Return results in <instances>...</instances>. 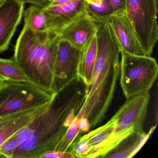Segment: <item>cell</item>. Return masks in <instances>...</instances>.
Wrapping results in <instances>:
<instances>
[{"label": "cell", "instance_id": "31", "mask_svg": "<svg viewBox=\"0 0 158 158\" xmlns=\"http://www.w3.org/2000/svg\"></svg>", "mask_w": 158, "mask_h": 158}, {"label": "cell", "instance_id": "10", "mask_svg": "<svg viewBox=\"0 0 158 158\" xmlns=\"http://www.w3.org/2000/svg\"><path fill=\"white\" fill-rule=\"evenodd\" d=\"M111 24L120 51L136 55H146L135 28L125 14H114Z\"/></svg>", "mask_w": 158, "mask_h": 158}, {"label": "cell", "instance_id": "11", "mask_svg": "<svg viewBox=\"0 0 158 158\" xmlns=\"http://www.w3.org/2000/svg\"><path fill=\"white\" fill-rule=\"evenodd\" d=\"M97 24L85 11L63 29L60 38L82 50L97 33Z\"/></svg>", "mask_w": 158, "mask_h": 158}, {"label": "cell", "instance_id": "25", "mask_svg": "<svg viewBox=\"0 0 158 158\" xmlns=\"http://www.w3.org/2000/svg\"><path fill=\"white\" fill-rule=\"evenodd\" d=\"M78 125L81 132L88 133L91 128L89 120L85 117H81L78 118Z\"/></svg>", "mask_w": 158, "mask_h": 158}, {"label": "cell", "instance_id": "23", "mask_svg": "<svg viewBox=\"0 0 158 158\" xmlns=\"http://www.w3.org/2000/svg\"><path fill=\"white\" fill-rule=\"evenodd\" d=\"M75 158L72 152H68L52 150L46 152L40 156L39 158Z\"/></svg>", "mask_w": 158, "mask_h": 158}, {"label": "cell", "instance_id": "30", "mask_svg": "<svg viewBox=\"0 0 158 158\" xmlns=\"http://www.w3.org/2000/svg\"><path fill=\"white\" fill-rule=\"evenodd\" d=\"M2 1V0H0V2H1Z\"/></svg>", "mask_w": 158, "mask_h": 158}, {"label": "cell", "instance_id": "14", "mask_svg": "<svg viewBox=\"0 0 158 158\" xmlns=\"http://www.w3.org/2000/svg\"><path fill=\"white\" fill-rule=\"evenodd\" d=\"M156 127H152L148 133L143 131L130 135L104 158H131L134 157L145 145Z\"/></svg>", "mask_w": 158, "mask_h": 158}, {"label": "cell", "instance_id": "19", "mask_svg": "<svg viewBox=\"0 0 158 158\" xmlns=\"http://www.w3.org/2000/svg\"><path fill=\"white\" fill-rule=\"evenodd\" d=\"M85 11L97 24L110 22L114 12L108 0H102L99 5L85 2Z\"/></svg>", "mask_w": 158, "mask_h": 158}, {"label": "cell", "instance_id": "29", "mask_svg": "<svg viewBox=\"0 0 158 158\" xmlns=\"http://www.w3.org/2000/svg\"><path fill=\"white\" fill-rule=\"evenodd\" d=\"M5 80L3 79V78L0 77V89L1 88L2 86V85H3V83H4Z\"/></svg>", "mask_w": 158, "mask_h": 158}, {"label": "cell", "instance_id": "28", "mask_svg": "<svg viewBox=\"0 0 158 158\" xmlns=\"http://www.w3.org/2000/svg\"><path fill=\"white\" fill-rule=\"evenodd\" d=\"M86 3L89 4H95V5H99L101 4L102 0H84Z\"/></svg>", "mask_w": 158, "mask_h": 158}, {"label": "cell", "instance_id": "27", "mask_svg": "<svg viewBox=\"0 0 158 158\" xmlns=\"http://www.w3.org/2000/svg\"><path fill=\"white\" fill-rule=\"evenodd\" d=\"M77 0H52L49 6H57V5H63L67 4Z\"/></svg>", "mask_w": 158, "mask_h": 158}, {"label": "cell", "instance_id": "4", "mask_svg": "<svg viewBox=\"0 0 158 158\" xmlns=\"http://www.w3.org/2000/svg\"><path fill=\"white\" fill-rule=\"evenodd\" d=\"M150 98L148 91L127 99L113 116L115 122L113 131L97 158H104L130 135L143 131Z\"/></svg>", "mask_w": 158, "mask_h": 158}, {"label": "cell", "instance_id": "6", "mask_svg": "<svg viewBox=\"0 0 158 158\" xmlns=\"http://www.w3.org/2000/svg\"><path fill=\"white\" fill-rule=\"evenodd\" d=\"M54 94L31 83L5 80L0 89V116L44 105Z\"/></svg>", "mask_w": 158, "mask_h": 158}, {"label": "cell", "instance_id": "26", "mask_svg": "<svg viewBox=\"0 0 158 158\" xmlns=\"http://www.w3.org/2000/svg\"><path fill=\"white\" fill-rule=\"evenodd\" d=\"M24 3H30L32 5L39 6L42 8H47L49 6L52 0H20Z\"/></svg>", "mask_w": 158, "mask_h": 158}, {"label": "cell", "instance_id": "9", "mask_svg": "<svg viewBox=\"0 0 158 158\" xmlns=\"http://www.w3.org/2000/svg\"><path fill=\"white\" fill-rule=\"evenodd\" d=\"M24 3L20 0L0 2V53L9 48L12 38L23 14Z\"/></svg>", "mask_w": 158, "mask_h": 158}, {"label": "cell", "instance_id": "17", "mask_svg": "<svg viewBox=\"0 0 158 158\" xmlns=\"http://www.w3.org/2000/svg\"><path fill=\"white\" fill-rule=\"evenodd\" d=\"M24 26L35 31L49 30V18L46 9L34 5L28 7L25 11Z\"/></svg>", "mask_w": 158, "mask_h": 158}, {"label": "cell", "instance_id": "21", "mask_svg": "<svg viewBox=\"0 0 158 158\" xmlns=\"http://www.w3.org/2000/svg\"><path fill=\"white\" fill-rule=\"evenodd\" d=\"M90 151V144L84 135L78 139L77 138L71 149V152L75 157L81 158H87Z\"/></svg>", "mask_w": 158, "mask_h": 158}, {"label": "cell", "instance_id": "18", "mask_svg": "<svg viewBox=\"0 0 158 158\" xmlns=\"http://www.w3.org/2000/svg\"><path fill=\"white\" fill-rule=\"evenodd\" d=\"M0 77L6 81L32 84L23 69L13 59L0 58Z\"/></svg>", "mask_w": 158, "mask_h": 158}, {"label": "cell", "instance_id": "2", "mask_svg": "<svg viewBox=\"0 0 158 158\" xmlns=\"http://www.w3.org/2000/svg\"><path fill=\"white\" fill-rule=\"evenodd\" d=\"M98 54L84 105L77 117H86L91 128L101 123L113 99L120 76V47L110 22L97 24Z\"/></svg>", "mask_w": 158, "mask_h": 158}, {"label": "cell", "instance_id": "3", "mask_svg": "<svg viewBox=\"0 0 158 158\" xmlns=\"http://www.w3.org/2000/svg\"><path fill=\"white\" fill-rule=\"evenodd\" d=\"M60 34L53 29L35 31L24 26L15 47L13 59L31 83L51 92Z\"/></svg>", "mask_w": 158, "mask_h": 158}, {"label": "cell", "instance_id": "13", "mask_svg": "<svg viewBox=\"0 0 158 158\" xmlns=\"http://www.w3.org/2000/svg\"><path fill=\"white\" fill-rule=\"evenodd\" d=\"M49 18V29L60 33L63 29L85 11V2L76 1L45 8Z\"/></svg>", "mask_w": 158, "mask_h": 158}, {"label": "cell", "instance_id": "15", "mask_svg": "<svg viewBox=\"0 0 158 158\" xmlns=\"http://www.w3.org/2000/svg\"><path fill=\"white\" fill-rule=\"evenodd\" d=\"M98 54L97 33L82 49L78 69V77L88 86Z\"/></svg>", "mask_w": 158, "mask_h": 158}, {"label": "cell", "instance_id": "16", "mask_svg": "<svg viewBox=\"0 0 158 158\" xmlns=\"http://www.w3.org/2000/svg\"><path fill=\"white\" fill-rule=\"evenodd\" d=\"M114 123V119L112 117L105 124L84 135L90 146V151L87 158H97L99 152L111 135Z\"/></svg>", "mask_w": 158, "mask_h": 158}, {"label": "cell", "instance_id": "5", "mask_svg": "<svg viewBox=\"0 0 158 158\" xmlns=\"http://www.w3.org/2000/svg\"><path fill=\"white\" fill-rule=\"evenodd\" d=\"M120 85L127 99L148 92L158 74L156 60L151 56L121 51Z\"/></svg>", "mask_w": 158, "mask_h": 158}, {"label": "cell", "instance_id": "7", "mask_svg": "<svg viewBox=\"0 0 158 158\" xmlns=\"http://www.w3.org/2000/svg\"><path fill=\"white\" fill-rule=\"evenodd\" d=\"M157 0H126L125 14L135 28L146 55L158 40Z\"/></svg>", "mask_w": 158, "mask_h": 158}, {"label": "cell", "instance_id": "24", "mask_svg": "<svg viewBox=\"0 0 158 158\" xmlns=\"http://www.w3.org/2000/svg\"><path fill=\"white\" fill-rule=\"evenodd\" d=\"M114 14H125L126 0H108Z\"/></svg>", "mask_w": 158, "mask_h": 158}, {"label": "cell", "instance_id": "8", "mask_svg": "<svg viewBox=\"0 0 158 158\" xmlns=\"http://www.w3.org/2000/svg\"><path fill=\"white\" fill-rule=\"evenodd\" d=\"M82 50L60 38L58 45L52 91L53 93L67 85L78 77Z\"/></svg>", "mask_w": 158, "mask_h": 158}, {"label": "cell", "instance_id": "1", "mask_svg": "<svg viewBox=\"0 0 158 158\" xmlns=\"http://www.w3.org/2000/svg\"><path fill=\"white\" fill-rule=\"evenodd\" d=\"M87 86L79 77L55 93L48 109L15 135L14 158H39L54 150L82 109Z\"/></svg>", "mask_w": 158, "mask_h": 158}, {"label": "cell", "instance_id": "22", "mask_svg": "<svg viewBox=\"0 0 158 158\" xmlns=\"http://www.w3.org/2000/svg\"><path fill=\"white\" fill-rule=\"evenodd\" d=\"M18 148L15 135L6 139L0 145V157L14 158Z\"/></svg>", "mask_w": 158, "mask_h": 158}, {"label": "cell", "instance_id": "12", "mask_svg": "<svg viewBox=\"0 0 158 158\" xmlns=\"http://www.w3.org/2000/svg\"><path fill=\"white\" fill-rule=\"evenodd\" d=\"M51 101L38 107L0 116V145L46 110Z\"/></svg>", "mask_w": 158, "mask_h": 158}, {"label": "cell", "instance_id": "20", "mask_svg": "<svg viewBox=\"0 0 158 158\" xmlns=\"http://www.w3.org/2000/svg\"><path fill=\"white\" fill-rule=\"evenodd\" d=\"M80 132L81 131L78 125V119L76 117L73 123L67 129L54 150L71 152V147L79 136Z\"/></svg>", "mask_w": 158, "mask_h": 158}]
</instances>
